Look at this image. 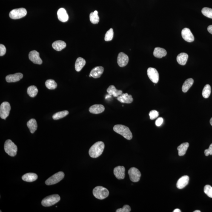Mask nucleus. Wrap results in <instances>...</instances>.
<instances>
[{"label":"nucleus","mask_w":212,"mask_h":212,"mask_svg":"<svg viewBox=\"0 0 212 212\" xmlns=\"http://www.w3.org/2000/svg\"><path fill=\"white\" fill-rule=\"evenodd\" d=\"M104 148V144L102 141H98L90 147L89 154L91 157L96 158L102 154Z\"/></svg>","instance_id":"nucleus-1"},{"label":"nucleus","mask_w":212,"mask_h":212,"mask_svg":"<svg viewBox=\"0 0 212 212\" xmlns=\"http://www.w3.org/2000/svg\"><path fill=\"white\" fill-rule=\"evenodd\" d=\"M113 130L116 133L119 134L124 138L128 140H130L133 138V134L129 127L122 125H115L113 127Z\"/></svg>","instance_id":"nucleus-2"},{"label":"nucleus","mask_w":212,"mask_h":212,"mask_svg":"<svg viewBox=\"0 0 212 212\" xmlns=\"http://www.w3.org/2000/svg\"><path fill=\"white\" fill-rule=\"evenodd\" d=\"M93 194L96 199H103L108 197L109 192L107 189L104 187L98 186L93 189Z\"/></svg>","instance_id":"nucleus-3"},{"label":"nucleus","mask_w":212,"mask_h":212,"mask_svg":"<svg viewBox=\"0 0 212 212\" xmlns=\"http://www.w3.org/2000/svg\"><path fill=\"white\" fill-rule=\"evenodd\" d=\"M4 150L6 153L9 156L13 157L17 154L18 147L10 139L7 140L5 141L4 145Z\"/></svg>","instance_id":"nucleus-4"},{"label":"nucleus","mask_w":212,"mask_h":212,"mask_svg":"<svg viewBox=\"0 0 212 212\" xmlns=\"http://www.w3.org/2000/svg\"><path fill=\"white\" fill-rule=\"evenodd\" d=\"M60 199V197L59 195H51L43 199L41 204L44 207H50L57 203Z\"/></svg>","instance_id":"nucleus-5"},{"label":"nucleus","mask_w":212,"mask_h":212,"mask_svg":"<svg viewBox=\"0 0 212 212\" xmlns=\"http://www.w3.org/2000/svg\"><path fill=\"white\" fill-rule=\"evenodd\" d=\"M64 176V174L63 172H58L48 179L46 181L45 184L48 185H54L62 180Z\"/></svg>","instance_id":"nucleus-6"},{"label":"nucleus","mask_w":212,"mask_h":212,"mask_svg":"<svg viewBox=\"0 0 212 212\" xmlns=\"http://www.w3.org/2000/svg\"><path fill=\"white\" fill-rule=\"evenodd\" d=\"M27 14V11L24 8L14 9L10 12L9 16L13 19H21L25 17Z\"/></svg>","instance_id":"nucleus-7"},{"label":"nucleus","mask_w":212,"mask_h":212,"mask_svg":"<svg viewBox=\"0 0 212 212\" xmlns=\"http://www.w3.org/2000/svg\"><path fill=\"white\" fill-rule=\"evenodd\" d=\"M11 110L10 103L8 102H4L0 106V117L3 119H5L8 116Z\"/></svg>","instance_id":"nucleus-8"},{"label":"nucleus","mask_w":212,"mask_h":212,"mask_svg":"<svg viewBox=\"0 0 212 212\" xmlns=\"http://www.w3.org/2000/svg\"><path fill=\"white\" fill-rule=\"evenodd\" d=\"M128 174L130 180L134 182H139L140 179L141 173L138 169L132 167L129 170Z\"/></svg>","instance_id":"nucleus-9"},{"label":"nucleus","mask_w":212,"mask_h":212,"mask_svg":"<svg viewBox=\"0 0 212 212\" xmlns=\"http://www.w3.org/2000/svg\"><path fill=\"white\" fill-rule=\"evenodd\" d=\"M147 75L150 80L154 83H157L159 80V75L158 71L153 68L150 67L147 69Z\"/></svg>","instance_id":"nucleus-10"},{"label":"nucleus","mask_w":212,"mask_h":212,"mask_svg":"<svg viewBox=\"0 0 212 212\" xmlns=\"http://www.w3.org/2000/svg\"><path fill=\"white\" fill-rule=\"evenodd\" d=\"M29 59L33 63L41 64L42 63V60L40 58L39 52L35 50L32 51L29 54Z\"/></svg>","instance_id":"nucleus-11"},{"label":"nucleus","mask_w":212,"mask_h":212,"mask_svg":"<svg viewBox=\"0 0 212 212\" xmlns=\"http://www.w3.org/2000/svg\"><path fill=\"white\" fill-rule=\"evenodd\" d=\"M129 59L128 56L123 52H120L118 54L117 62L120 67H125L128 63Z\"/></svg>","instance_id":"nucleus-12"},{"label":"nucleus","mask_w":212,"mask_h":212,"mask_svg":"<svg viewBox=\"0 0 212 212\" xmlns=\"http://www.w3.org/2000/svg\"><path fill=\"white\" fill-rule=\"evenodd\" d=\"M182 35L184 40L189 43L193 42L194 40V36L189 29L185 28L182 30Z\"/></svg>","instance_id":"nucleus-13"},{"label":"nucleus","mask_w":212,"mask_h":212,"mask_svg":"<svg viewBox=\"0 0 212 212\" xmlns=\"http://www.w3.org/2000/svg\"><path fill=\"white\" fill-rule=\"evenodd\" d=\"M114 173L117 179H124L125 177V168L124 166H119L115 167L114 170Z\"/></svg>","instance_id":"nucleus-14"},{"label":"nucleus","mask_w":212,"mask_h":212,"mask_svg":"<svg viewBox=\"0 0 212 212\" xmlns=\"http://www.w3.org/2000/svg\"><path fill=\"white\" fill-rule=\"evenodd\" d=\"M117 99L119 102L124 103H131L133 101L132 95H129L127 93H122L120 96H118Z\"/></svg>","instance_id":"nucleus-15"},{"label":"nucleus","mask_w":212,"mask_h":212,"mask_svg":"<svg viewBox=\"0 0 212 212\" xmlns=\"http://www.w3.org/2000/svg\"><path fill=\"white\" fill-rule=\"evenodd\" d=\"M23 78V74L21 73L9 75L6 77V81L8 83L16 82L20 80Z\"/></svg>","instance_id":"nucleus-16"},{"label":"nucleus","mask_w":212,"mask_h":212,"mask_svg":"<svg viewBox=\"0 0 212 212\" xmlns=\"http://www.w3.org/2000/svg\"><path fill=\"white\" fill-rule=\"evenodd\" d=\"M104 70L103 67L101 66L95 67L91 70L90 75L94 78H99L103 73Z\"/></svg>","instance_id":"nucleus-17"},{"label":"nucleus","mask_w":212,"mask_h":212,"mask_svg":"<svg viewBox=\"0 0 212 212\" xmlns=\"http://www.w3.org/2000/svg\"><path fill=\"white\" fill-rule=\"evenodd\" d=\"M105 108L104 106L100 104H94L91 106L89 109L90 113L93 114H99L103 112Z\"/></svg>","instance_id":"nucleus-18"},{"label":"nucleus","mask_w":212,"mask_h":212,"mask_svg":"<svg viewBox=\"0 0 212 212\" xmlns=\"http://www.w3.org/2000/svg\"><path fill=\"white\" fill-rule=\"evenodd\" d=\"M189 178L188 176H184L178 180L176 184V187L178 189H182L186 186L189 184Z\"/></svg>","instance_id":"nucleus-19"},{"label":"nucleus","mask_w":212,"mask_h":212,"mask_svg":"<svg viewBox=\"0 0 212 212\" xmlns=\"http://www.w3.org/2000/svg\"><path fill=\"white\" fill-rule=\"evenodd\" d=\"M58 19L62 22H66L68 20V15L67 11L63 8H61L58 10Z\"/></svg>","instance_id":"nucleus-20"},{"label":"nucleus","mask_w":212,"mask_h":212,"mask_svg":"<svg viewBox=\"0 0 212 212\" xmlns=\"http://www.w3.org/2000/svg\"><path fill=\"white\" fill-rule=\"evenodd\" d=\"M107 92L109 96H113L114 97H118L123 93L122 90L117 89L114 85L110 86L107 88Z\"/></svg>","instance_id":"nucleus-21"},{"label":"nucleus","mask_w":212,"mask_h":212,"mask_svg":"<svg viewBox=\"0 0 212 212\" xmlns=\"http://www.w3.org/2000/svg\"><path fill=\"white\" fill-rule=\"evenodd\" d=\"M167 52L166 50L164 48L159 47L155 48L153 52L154 56L158 58H162L166 56Z\"/></svg>","instance_id":"nucleus-22"},{"label":"nucleus","mask_w":212,"mask_h":212,"mask_svg":"<svg viewBox=\"0 0 212 212\" xmlns=\"http://www.w3.org/2000/svg\"><path fill=\"white\" fill-rule=\"evenodd\" d=\"M38 178V176L37 174L33 173L26 174L22 177L23 180L29 182H34V181L36 180Z\"/></svg>","instance_id":"nucleus-23"},{"label":"nucleus","mask_w":212,"mask_h":212,"mask_svg":"<svg viewBox=\"0 0 212 212\" xmlns=\"http://www.w3.org/2000/svg\"><path fill=\"white\" fill-rule=\"evenodd\" d=\"M188 57L186 53H180L177 57V61L180 65H185L188 60Z\"/></svg>","instance_id":"nucleus-24"},{"label":"nucleus","mask_w":212,"mask_h":212,"mask_svg":"<svg viewBox=\"0 0 212 212\" xmlns=\"http://www.w3.org/2000/svg\"><path fill=\"white\" fill-rule=\"evenodd\" d=\"M66 43L63 41H57L53 43L52 44V47L54 50L60 51L66 47Z\"/></svg>","instance_id":"nucleus-25"},{"label":"nucleus","mask_w":212,"mask_h":212,"mask_svg":"<svg viewBox=\"0 0 212 212\" xmlns=\"http://www.w3.org/2000/svg\"><path fill=\"white\" fill-rule=\"evenodd\" d=\"M27 127L30 130L31 133L33 134L37 129L38 125L36 120L31 119L27 123Z\"/></svg>","instance_id":"nucleus-26"},{"label":"nucleus","mask_w":212,"mask_h":212,"mask_svg":"<svg viewBox=\"0 0 212 212\" xmlns=\"http://www.w3.org/2000/svg\"><path fill=\"white\" fill-rule=\"evenodd\" d=\"M189 144L188 143H184L181 144V145L178 147L177 149L179 152V156H183L186 153L187 149H188L189 147Z\"/></svg>","instance_id":"nucleus-27"},{"label":"nucleus","mask_w":212,"mask_h":212,"mask_svg":"<svg viewBox=\"0 0 212 212\" xmlns=\"http://www.w3.org/2000/svg\"><path fill=\"white\" fill-rule=\"evenodd\" d=\"M86 64L85 60L82 58H78L75 63V69L76 71L80 72Z\"/></svg>","instance_id":"nucleus-28"},{"label":"nucleus","mask_w":212,"mask_h":212,"mask_svg":"<svg viewBox=\"0 0 212 212\" xmlns=\"http://www.w3.org/2000/svg\"><path fill=\"white\" fill-rule=\"evenodd\" d=\"M194 83V80L192 78H189L184 82L182 87V91L184 93H187L192 87Z\"/></svg>","instance_id":"nucleus-29"},{"label":"nucleus","mask_w":212,"mask_h":212,"mask_svg":"<svg viewBox=\"0 0 212 212\" xmlns=\"http://www.w3.org/2000/svg\"><path fill=\"white\" fill-rule=\"evenodd\" d=\"M38 92L37 88L35 86L32 85L27 89V93L29 96L32 98H34L37 96Z\"/></svg>","instance_id":"nucleus-30"},{"label":"nucleus","mask_w":212,"mask_h":212,"mask_svg":"<svg viewBox=\"0 0 212 212\" xmlns=\"http://www.w3.org/2000/svg\"><path fill=\"white\" fill-rule=\"evenodd\" d=\"M90 20L92 23L93 24H98L99 21V18L98 15L97 11H95L93 12H92L90 14Z\"/></svg>","instance_id":"nucleus-31"},{"label":"nucleus","mask_w":212,"mask_h":212,"mask_svg":"<svg viewBox=\"0 0 212 212\" xmlns=\"http://www.w3.org/2000/svg\"><path fill=\"white\" fill-rule=\"evenodd\" d=\"M69 112L67 110L58 112L55 114L53 116V119L54 120H58L61 119L68 115Z\"/></svg>","instance_id":"nucleus-32"},{"label":"nucleus","mask_w":212,"mask_h":212,"mask_svg":"<svg viewBox=\"0 0 212 212\" xmlns=\"http://www.w3.org/2000/svg\"><path fill=\"white\" fill-rule=\"evenodd\" d=\"M45 85L50 90H54L57 87V84L53 79L47 80L46 81Z\"/></svg>","instance_id":"nucleus-33"},{"label":"nucleus","mask_w":212,"mask_h":212,"mask_svg":"<svg viewBox=\"0 0 212 212\" xmlns=\"http://www.w3.org/2000/svg\"><path fill=\"white\" fill-rule=\"evenodd\" d=\"M211 93V87L209 84H207L203 90L202 94L205 98H208Z\"/></svg>","instance_id":"nucleus-34"},{"label":"nucleus","mask_w":212,"mask_h":212,"mask_svg":"<svg viewBox=\"0 0 212 212\" xmlns=\"http://www.w3.org/2000/svg\"><path fill=\"white\" fill-rule=\"evenodd\" d=\"M202 13L204 16L212 19V9L205 7L202 9Z\"/></svg>","instance_id":"nucleus-35"},{"label":"nucleus","mask_w":212,"mask_h":212,"mask_svg":"<svg viewBox=\"0 0 212 212\" xmlns=\"http://www.w3.org/2000/svg\"><path fill=\"white\" fill-rule=\"evenodd\" d=\"M114 36V32L113 28H110L106 33L104 40L106 41H111Z\"/></svg>","instance_id":"nucleus-36"},{"label":"nucleus","mask_w":212,"mask_h":212,"mask_svg":"<svg viewBox=\"0 0 212 212\" xmlns=\"http://www.w3.org/2000/svg\"><path fill=\"white\" fill-rule=\"evenodd\" d=\"M204 192L209 197L212 198V187L210 185H206L204 188Z\"/></svg>","instance_id":"nucleus-37"},{"label":"nucleus","mask_w":212,"mask_h":212,"mask_svg":"<svg viewBox=\"0 0 212 212\" xmlns=\"http://www.w3.org/2000/svg\"><path fill=\"white\" fill-rule=\"evenodd\" d=\"M131 211V208L129 205H125L122 208L118 209L116 210V212H130Z\"/></svg>","instance_id":"nucleus-38"},{"label":"nucleus","mask_w":212,"mask_h":212,"mask_svg":"<svg viewBox=\"0 0 212 212\" xmlns=\"http://www.w3.org/2000/svg\"><path fill=\"white\" fill-rule=\"evenodd\" d=\"M149 115L150 119L153 120L158 117L159 116V113L157 110H153L150 112Z\"/></svg>","instance_id":"nucleus-39"},{"label":"nucleus","mask_w":212,"mask_h":212,"mask_svg":"<svg viewBox=\"0 0 212 212\" xmlns=\"http://www.w3.org/2000/svg\"><path fill=\"white\" fill-rule=\"evenodd\" d=\"M6 52V48L4 45L2 44H0V56H3L5 54Z\"/></svg>","instance_id":"nucleus-40"},{"label":"nucleus","mask_w":212,"mask_h":212,"mask_svg":"<svg viewBox=\"0 0 212 212\" xmlns=\"http://www.w3.org/2000/svg\"><path fill=\"white\" fill-rule=\"evenodd\" d=\"M206 156H208L209 155H212V144H210L209 148L204 151Z\"/></svg>","instance_id":"nucleus-41"},{"label":"nucleus","mask_w":212,"mask_h":212,"mask_svg":"<svg viewBox=\"0 0 212 212\" xmlns=\"http://www.w3.org/2000/svg\"><path fill=\"white\" fill-rule=\"evenodd\" d=\"M164 122V119L162 117H160L158 118L155 122V124L158 127L162 125Z\"/></svg>","instance_id":"nucleus-42"},{"label":"nucleus","mask_w":212,"mask_h":212,"mask_svg":"<svg viewBox=\"0 0 212 212\" xmlns=\"http://www.w3.org/2000/svg\"><path fill=\"white\" fill-rule=\"evenodd\" d=\"M207 30H208V32L212 34V25L209 26L208 28H207Z\"/></svg>","instance_id":"nucleus-43"},{"label":"nucleus","mask_w":212,"mask_h":212,"mask_svg":"<svg viewBox=\"0 0 212 212\" xmlns=\"http://www.w3.org/2000/svg\"><path fill=\"white\" fill-rule=\"evenodd\" d=\"M173 212H181V211L180 209H175L174 211H173Z\"/></svg>","instance_id":"nucleus-44"},{"label":"nucleus","mask_w":212,"mask_h":212,"mask_svg":"<svg viewBox=\"0 0 212 212\" xmlns=\"http://www.w3.org/2000/svg\"><path fill=\"white\" fill-rule=\"evenodd\" d=\"M210 125H211V126H212V118L210 119Z\"/></svg>","instance_id":"nucleus-45"},{"label":"nucleus","mask_w":212,"mask_h":212,"mask_svg":"<svg viewBox=\"0 0 212 212\" xmlns=\"http://www.w3.org/2000/svg\"><path fill=\"white\" fill-rule=\"evenodd\" d=\"M194 212H201L200 210H195V211H194Z\"/></svg>","instance_id":"nucleus-46"}]
</instances>
